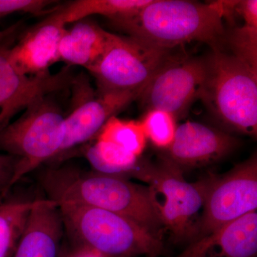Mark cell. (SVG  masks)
I'll use <instances>...</instances> for the list:
<instances>
[{"instance_id":"cell-1","label":"cell","mask_w":257,"mask_h":257,"mask_svg":"<svg viewBox=\"0 0 257 257\" xmlns=\"http://www.w3.org/2000/svg\"><path fill=\"white\" fill-rule=\"evenodd\" d=\"M39 180L47 199L89 206L116 213L161 236L164 227L153 192L128 179L75 167H48Z\"/></svg>"},{"instance_id":"cell-2","label":"cell","mask_w":257,"mask_h":257,"mask_svg":"<svg viewBox=\"0 0 257 257\" xmlns=\"http://www.w3.org/2000/svg\"><path fill=\"white\" fill-rule=\"evenodd\" d=\"M220 1L151 0L136 14L114 23L130 37L165 50L191 42L219 47L225 36Z\"/></svg>"},{"instance_id":"cell-3","label":"cell","mask_w":257,"mask_h":257,"mask_svg":"<svg viewBox=\"0 0 257 257\" xmlns=\"http://www.w3.org/2000/svg\"><path fill=\"white\" fill-rule=\"evenodd\" d=\"M60 208L70 250L98 257L158 256L162 237L111 211L64 202Z\"/></svg>"},{"instance_id":"cell-4","label":"cell","mask_w":257,"mask_h":257,"mask_svg":"<svg viewBox=\"0 0 257 257\" xmlns=\"http://www.w3.org/2000/svg\"><path fill=\"white\" fill-rule=\"evenodd\" d=\"M205 76L199 99L231 131L257 133V71L220 49L204 57Z\"/></svg>"},{"instance_id":"cell-5","label":"cell","mask_w":257,"mask_h":257,"mask_svg":"<svg viewBox=\"0 0 257 257\" xmlns=\"http://www.w3.org/2000/svg\"><path fill=\"white\" fill-rule=\"evenodd\" d=\"M131 177L150 184L162 224L175 242H194L211 175L190 183L182 169L165 157L157 165L140 162Z\"/></svg>"},{"instance_id":"cell-6","label":"cell","mask_w":257,"mask_h":257,"mask_svg":"<svg viewBox=\"0 0 257 257\" xmlns=\"http://www.w3.org/2000/svg\"><path fill=\"white\" fill-rule=\"evenodd\" d=\"M65 118L50 94L32 103L0 131V150L19 160L13 185L57 158L64 140Z\"/></svg>"},{"instance_id":"cell-7","label":"cell","mask_w":257,"mask_h":257,"mask_svg":"<svg viewBox=\"0 0 257 257\" xmlns=\"http://www.w3.org/2000/svg\"><path fill=\"white\" fill-rule=\"evenodd\" d=\"M169 55L168 50L109 32L102 54L87 69L96 79L98 94L143 92Z\"/></svg>"},{"instance_id":"cell-8","label":"cell","mask_w":257,"mask_h":257,"mask_svg":"<svg viewBox=\"0 0 257 257\" xmlns=\"http://www.w3.org/2000/svg\"><path fill=\"white\" fill-rule=\"evenodd\" d=\"M256 209L255 154L224 175H211L195 241Z\"/></svg>"},{"instance_id":"cell-9","label":"cell","mask_w":257,"mask_h":257,"mask_svg":"<svg viewBox=\"0 0 257 257\" xmlns=\"http://www.w3.org/2000/svg\"><path fill=\"white\" fill-rule=\"evenodd\" d=\"M204 76V58H176L170 56L150 79L140 97L147 110L160 109L177 118L199 99Z\"/></svg>"},{"instance_id":"cell-10","label":"cell","mask_w":257,"mask_h":257,"mask_svg":"<svg viewBox=\"0 0 257 257\" xmlns=\"http://www.w3.org/2000/svg\"><path fill=\"white\" fill-rule=\"evenodd\" d=\"M18 35L0 42V131L11 122L19 111L43 96L73 85L75 80L70 66L44 77L18 73L9 60L10 49Z\"/></svg>"},{"instance_id":"cell-11","label":"cell","mask_w":257,"mask_h":257,"mask_svg":"<svg viewBox=\"0 0 257 257\" xmlns=\"http://www.w3.org/2000/svg\"><path fill=\"white\" fill-rule=\"evenodd\" d=\"M56 9L25 32L10 49V62L18 73L44 77L51 74L53 64L60 62L59 45L67 29Z\"/></svg>"},{"instance_id":"cell-12","label":"cell","mask_w":257,"mask_h":257,"mask_svg":"<svg viewBox=\"0 0 257 257\" xmlns=\"http://www.w3.org/2000/svg\"><path fill=\"white\" fill-rule=\"evenodd\" d=\"M141 91L92 94L90 88L86 90L83 101L65 118V134L59 160L76 147L87 143L98 135L112 116L138 99Z\"/></svg>"},{"instance_id":"cell-13","label":"cell","mask_w":257,"mask_h":257,"mask_svg":"<svg viewBox=\"0 0 257 257\" xmlns=\"http://www.w3.org/2000/svg\"><path fill=\"white\" fill-rule=\"evenodd\" d=\"M239 145L235 137L196 121L177 126L167 158L182 167H202L227 156Z\"/></svg>"},{"instance_id":"cell-14","label":"cell","mask_w":257,"mask_h":257,"mask_svg":"<svg viewBox=\"0 0 257 257\" xmlns=\"http://www.w3.org/2000/svg\"><path fill=\"white\" fill-rule=\"evenodd\" d=\"M177 257H257L256 211L187 245Z\"/></svg>"},{"instance_id":"cell-15","label":"cell","mask_w":257,"mask_h":257,"mask_svg":"<svg viewBox=\"0 0 257 257\" xmlns=\"http://www.w3.org/2000/svg\"><path fill=\"white\" fill-rule=\"evenodd\" d=\"M109 32L91 21L77 22L66 30L59 45V58L69 66L89 68L105 48Z\"/></svg>"},{"instance_id":"cell-16","label":"cell","mask_w":257,"mask_h":257,"mask_svg":"<svg viewBox=\"0 0 257 257\" xmlns=\"http://www.w3.org/2000/svg\"><path fill=\"white\" fill-rule=\"evenodd\" d=\"M151 0H77L56 9L66 25L92 15H102L113 23L136 14Z\"/></svg>"},{"instance_id":"cell-17","label":"cell","mask_w":257,"mask_h":257,"mask_svg":"<svg viewBox=\"0 0 257 257\" xmlns=\"http://www.w3.org/2000/svg\"><path fill=\"white\" fill-rule=\"evenodd\" d=\"M235 13L243 19L242 26L230 32L228 42L231 54L257 71V1H237Z\"/></svg>"},{"instance_id":"cell-18","label":"cell","mask_w":257,"mask_h":257,"mask_svg":"<svg viewBox=\"0 0 257 257\" xmlns=\"http://www.w3.org/2000/svg\"><path fill=\"white\" fill-rule=\"evenodd\" d=\"M35 201L8 197L0 200V257H13Z\"/></svg>"},{"instance_id":"cell-19","label":"cell","mask_w":257,"mask_h":257,"mask_svg":"<svg viewBox=\"0 0 257 257\" xmlns=\"http://www.w3.org/2000/svg\"><path fill=\"white\" fill-rule=\"evenodd\" d=\"M84 155L93 171L128 179L140 163V158L114 144L96 140L85 147Z\"/></svg>"},{"instance_id":"cell-20","label":"cell","mask_w":257,"mask_h":257,"mask_svg":"<svg viewBox=\"0 0 257 257\" xmlns=\"http://www.w3.org/2000/svg\"><path fill=\"white\" fill-rule=\"evenodd\" d=\"M96 140L114 144L138 157L143 155L147 143L140 121L121 119L116 116L106 121Z\"/></svg>"},{"instance_id":"cell-21","label":"cell","mask_w":257,"mask_h":257,"mask_svg":"<svg viewBox=\"0 0 257 257\" xmlns=\"http://www.w3.org/2000/svg\"><path fill=\"white\" fill-rule=\"evenodd\" d=\"M177 118L167 111L148 109L140 120L147 139L157 148L168 150L177 131Z\"/></svg>"},{"instance_id":"cell-22","label":"cell","mask_w":257,"mask_h":257,"mask_svg":"<svg viewBox=\"0 0 257 257\" xmlns=\"http://www.w3.org/2000/svg\"><path fill=\"white\" fill-rule=\"evenodd\" d=\"M57 3L52 0H0V19L17 13L50 14L55 8L51 7Z\"/></svg>"},{"instance_id":"cell-23","label":"cell","mask_w":257,"mask_h":257,"mask_svg":"<svg viewBox=\"0 0 257 257\" xmlns=\"http://www.w3.org/2000/svg\"><path fill=\"white\" fill-rule=\"evenodd\" d=\"M18 159L8 154L0 153V200L6 197L13 187Z\"/></svg>"},{"instance_id":"cell-24","label":"cell","mask_w":257,"mask_h":257,"mask_svg":"<svg viewBox=\"0 0 257 257\" xmlns=\"http://www.w3.org/2000/svg\"><path fill=\"white\" fill-rule=\"evenodd\" d=\"M23 27V22L20 21L13 24L11 26L8 27L5 30H0V42L5 41L7 39L14 36V35H19L21 32Z\"/></svg>"},{"instance_id":"cell-25","label":"cell","mask_w":257,"mask_h":257,"mask_svg":"<svg viewBox=\"0 0 257 257\" xmlns=\"http://www.w3.org/2000/svg\"><path fill=\"white\" fill-rule=\"evenodd\" d=\"M69 257H98L93 255L87 254V253L74 252L72 250H69Z\"/></svg>"},{"instance_id":"cell-26","label":"cell","mask_w":257,"mask_h":257,"mask_svg":"<svg viewBox=\"0 0 257 257\" xmlns=\"http://www.w3.org/2000/svg\"><path fill=\"white\" fill-rule=\"evenodd\" d=\"M58 257H69V250L64 251V250L61 249L60 255H59Z\"/></svg>"},{"instance_id":"cell-27","label":"cell","mask_w":257,"mask_h":257,"mask_svg":"<svg viewBox=\"0 0 257 257\" xmlns=\"http://www.w3.org/2000/svg\"><path fill=\"white\" fill-rule=\"evenodd\" d=\"M148 257H157V256H148Z\"/></svg>"}]
</instances>
